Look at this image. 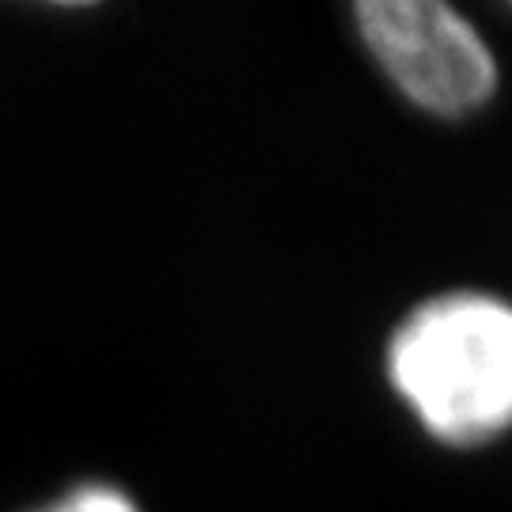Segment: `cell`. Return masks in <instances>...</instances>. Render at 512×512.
Returning <instances> with one entry per match:
<instances>
[{"label":"cell","instance_id":"1","mask_svg":"<svg viewBox=\"0 0 512 512\" xmlns=\"http://www.w3.org/2000/svg\"><path fill=\"white\" fill-rule=\"evenodd\" d=\"M387 395L429 444L478 456L512 437V296L440 285L410 300L384 334Z\"/></svg>","mask_w":512,"mask_h":512},{"label":"cell","instance_id":"2","mask_svg":"<svg viewBox=\"0 0 512 512\" xmlns=\"http://www.w3.org/2000/svg\"><path fill=\"white\" fill-rule=\"evenodd\" d=\"M349 31L380 84L425 122H478L505 92L497 42L452 0H357Z\"/></svg>","mask_w":512,"mask_h":512},{"label":"cell","instance_id":"3","mask_svg":"<svg viewBox=\"0 0 512 512\" xmlns=\"http://www.w3.org/2000/svg\"><path fill=\"white\" fill-rule=\"evenodd\" d=\"M19 512H148L145 501L133 494L129 486L114 482V478H76L69 486H61L57 494L42 497L35 505Z\"/></svg>","mask_w":512,"mask_h":512}]
</instances>
